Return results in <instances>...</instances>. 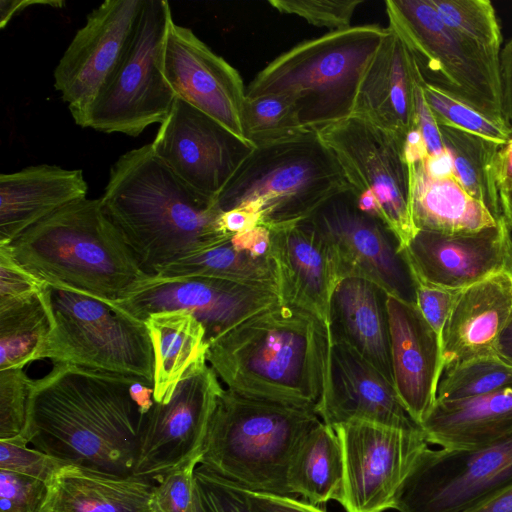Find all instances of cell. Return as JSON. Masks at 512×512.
I'll list each match as a JSON object with an SVG mask.
<instances>
[{
	"instance_id": "3",
	"label": "cell",
	"mask_w": 512,
	"mask_h": 512,
	"mask_svg": "<svg viewBox=\"0 0 512 512\" xmlns=\"http://www.w3.org/2000/svg\"><path fill=\"white\" fill-rule=\"evenodd\" d=\"M329 349L319 319L280 301L214 339L206 360L231 391L317 412Z\"/></svg>"
},
{
	"instance_id": "18",
	"label": "cell",
	"mask_w": 512,
	"mask_h": 512,
	"mask_svg": "<svg viewBox=\"0 0 512 512\" xmlns=\"http://www.w3.org/2000/svg\"><path fill=\"white\" fill-rule=\"evenodd\" d=\"M279 302L276 292L263 287L205 277L156 280L152 276L142 289L115 304L142 321L154 313L187 311L204 326L210 344Z\"/></svg>"
},
{
	"instance_id": "6",
	"label": "cell",
	"mask_w": 512,
	"mask_h": 512,
	"mask_svg": "<svg viewBox=\"0 0 512 512\" xmlns=\"http://www.w3.org/2000/svg\"><path fill=\"white\" fill-rule=\"evenodd\" d=\"M389 33L375 24L351 26L303 41L268 63L246 87V97L288 98L310 131L353 114L361 77Z\"/></svg>"
},
{
	"instance_id": "23",
	"label": "cell",
	"mask_w": 512,
	"mask_h": 512,
	"mask_svg": "<svg viewBox=\"0 0 512 512\" xmlns=\"http://www.w3.org/2000/svg\"><path fill=\"white\" fill-rule=\"evenodd\" d=\"M393 382L410 416L419 424L433 408L443 374L441 337L416 305L388 295Z\"/></svg>"
},
{
	"instance_id": "31",
	"label": "cell",
	"mask_w": 512,
	"mask_h": 512,
	"mask_svg": "<svg viewBox=\"0 0 512 512\" xmlns=\"http://www.w3.org/2000/svg\"><path fill=\"white\" fill-rule=\"evenodd\" d=\"M144 322L155 355L154 400L166 403L185 373L206 360L209 342L204 326L184 310L154 313Z\"/></svg>"
},
{
	"instance_id": "57",
	"label": "cell",
	"mask_w": 512,
	"mask_h": 512,
	"mask_svg": "<svg viewBox=\"0 0 512 512\" xmlns=\"http://www.w3.org/2000/svg\"><path fill=\"white\" fill-rule=\"evenodd\" d=\"M496 353L512 364V315L499 336L496 345Z\"/></svg>"
},
{
	"instance_id": "30",
	"label": "cell",
	"mask_w": 512,
	"mask_h": 512,
	"mask_svg": "<svg viewBox=\"0 0 512 512\" xmlns=\"http://www.w3.org/2000/svg\"><path fill=\"white\" fill-rule=\"evenodd\" d=\"M411 169V214L416 230L444 234L474 233L494 227L496 219L487 207L471 196L454 172L430 174L423 160Z\"/></svg>"
},
{
	"instance_id": "5",
	"label": "cell",
	"mask_w": 512,
	"mask_h": 512,
	"mask_svg": "<svg viewBox=\"0 0 512 512\" xmlns=\"http://www.w3.org/2000/svg\"><path fill=\"white\" fill-rule=\"evenodd\" d=\"M320 422L315 410L224 389L199 465L246 490L292 496L287 484L291 456Z\"/></svg>"
},
{
	"instance_id": "55",
	"label": "cell",
	"mask_w": 512,
	"mask_h": 512,
	"mask_svg": "<svg viewBox=\"0 0 512 512\" xmlns=\"http://www.w3.org/2000/svg\"><path fill=\"white\" fill-rule=\"evenodd\" d=\"M468 512H512V484Z\"/></svg>"
},
{
	"instance_id": "17",
	"label": "cell",
	"mask_w": 512,
	"mask_h": 512,
	"mask_svg": "<svg viewBox=\"0 0 512 512\" xmlns=\"http://www.w3.org/2000/svg\"><path fill=\"white\" fill-rule=\"evenodd\" d=\"M151 145L182 181L214 201L256 148L178 98Z\"/></svg>"
},
{
	"instance_id": "26",
	"label": "cell",
	"mask_w": 512,
	"mask_h": 512,
	"mask_svg": "<svg viewBox=\"0 0 512 512\" xmlns=\"http://www.w3.org/2000/svg\"><path fill=\"white\" fill-rule=\"evenodd\" d=\"M388 294L359 277L337 282L330 303L329 338L342 342L393 382Z\"/></svg>"
},
{
	"instance_id": "12",
	"label": "cell",
	"mask_w": 512,
	"mask_h": 512,
	"mask_svg": "<svg viewBox=\"0 0 512 512\" xmlns=\"http://www.w3.org/2000/svg\"><path fill=\"white\" fill-rule=\"evenodd\" d=\"M512 484V438L478 449L425 448L396 496L398 512H468Z\"/></svg>"
},
{
	"instance_id": "24",
	"label": "cell",
	"mask_w": 512,
	"mask_h": 512,
	"mask_svg": "<svg viewBox=\"0 0 512 512\" xmlns=\"http://www.w3.org/2000/svg\"><path fill=\"white\" fill-rule=\"evenodd\" d=\"M388 27V35L361 77L352 115L405 139L415 126L418 69L402 39Z\"/></svg>"
},
{
	"instance_id": "32",
	"label": "cell",
	"mask_w": 512,
	"mask_h": 512,
	"mask_svg": "<svg viewBox=\"0 0 512 512\" xmlns=\"http://www.w3.org/2000/svg\"><path fill=\"white\" fill-rule=\"evenodd\" d=\"M343 483L340 440L332 427L320 422L300 440L291 456L288 488L292 496L319 506L330 500L340 503Z\"/></svg>"
},
{
	"instance_id": "34",
	"label": "cell",
	"mask_w": 512,
	"mask_h": 512,
	"mask_svg": "<svg viewBox=\"0 0 512 512\" xmlns=\"http://www.w3.org/2000/svg\"><path fill=\"white\" fill-rule=\"evenodd\" d=\"M438 126L452 158L454 173L462 186L496 219L501 220L497 160L503 145L457 128Z\"/></svg>"
},
{
	"instance_id": "27",
	"label": "cell",
	"mask_w": 512,
	"mask_h": 512,
	"mask_svg": "<svg viewBox=\"0 0 512 512\" xmlns=\"http://www.w3.org/2000/svg\"><path fill=\"white\" fill-rule=\"evenodd\" d=\"M82 170L41 164L0 175V245L9 244L30 226L86 198Z\"/></svg>"
},
{
	"instance_id": "56",
	"label": "cell",
	"mask_w": 512,
	"mask_h": 512,
	"mask_svg": "<svg viewBox=\"0 0 512 512\" xmlns=\"http://www.w3.org/2000/svg\"><path fill=\"white\" fill-rule=\"evenodd\" d=\"M130 393L142 414H146L155 403L153 386L143 381L133 383Z\"/></svg>"
},
{
	"instance_id": "40",
	"label": "cell",
	"mask_w": 512,
	"mask_h": 512,
	"mask_svg": "<svg viewBox=\"0 0 512 512\" xmlns=\"http://www.w3.org/2000/svg\"><path fill=\"white\" fill-rule=\"evenodd\" d=\"M201 455L170 470L155 482L153 505L156 512H206L195 479Z\"/></svg>"
},
{
	"instance_id": "47",
	"label": "cell",
	"mask_w": 512,
	"mask_h": 512,
	"mask_svg": "<svg viewBox=\"0 0 512 512\" xmlns=\"http://www.w3.org/2000/svg\"><path fill=\"white\" fill-rule=\"evenodd\" d=\"M459 292L416 282V306L440 337Z\"/></svg>"
},
{
	"instance_id": "15",
	"label": "cell",
	"mask_w": 512,
	"mask_h": 512,
	"mask_svg": "<svg viewBox=\"0 0 512 512\" xmlns=\"http://www.w3.org/2000/svg\"><path fill=\"white\" fill-rule=\"evenodd\" d=\"M340 440L346 512L393 509L400 487L428 447L422 430L410 431L364 421L333 428Z\"/></svg>"
},
{
	"instance_id": "49",
	"label": "cell",
	"mask_w": 512,
	"mask_h": 512,
	"mask_svg": "<svg viewBox=\"0 0 512 512\" xmlns=\"http://www.w3.org/2000/svg\"><path fill=\"white\" fill-rule=\"evenodd\" d=\"M245 491L255 512H327L296 496Z\"/></svg>"
},
{
	"instance_id": "19",
	"label": "cell",
	"mask_w": 512,
	"mask_h": 512,
	"mask_svg": "<svg viewBox=\"0 0 512 512\" xmlns=\"http://www.w3.org/2000/svg\"><path fill=\"white\" fill-rule=\"evenodd\" d=\"M163 73L178 99L247 141L242 126L246 87L239 72L174 20L164 44Z\"/></svg>"
},
{
	"instance_id": "13",
	"label": "cell",
	"mask_w": 512,
	"mask_h": 512,
	"mask_svg": "<svg viewBox=\"0 0 512 512\" xmlns=\"http://www.w3.org/2000/svg\"><path fill=\"white\" fill-rule=\"evenodd\" d=\"M335 258L339 278L359 277L388 295L416 305V283L395 234L379 218L362 212L350 188L306 219Z\"/></svg>"
},
{
	"instance_id": "45",
	"label": "cell",
	"mask_w": 512,
	"mask_h": 512,
	"mask_svg": "<svg viewBox=\"0 0 512 512\" xmlns=\"http://www.w3.org/2000/svg\"><path fill=\"white\" fill-rule=\"evenodd\" d=\"M47 483L0 469V512H42Z\"/></svg>"
},
{
	"instance_id": "59",
	"label": "cell",
	"mask_w": 512,
	"mask_h": 512,
	"mask_svg": "<svg viewBox=\"0 0 512 512\" xmlns=\"http://www.w3.org/2000/svg\"><path fill=\"white\" fill-rule=\"evenodd\" d=\"M504 271L512 277V231Z\"/></svg>"
},
{
	"instance_id": "22",
	"label": "cell",
	"mask_w": 512,
	"mask_h": 512,
	"mask_svg": "<svg viewBox=\"0 0 512 512\" xmlns=\"http://www.w3.org/2000/svg\"><path fill=\"white\" fill-rule=\"evenodd\" d=\"M270 232L280 301L314 315L329 335L330 303L340 279L330 247L306 220Z\"/></svg>"
},
{
	"instance_id": "41",
	"label": "cell",
	"mask_w": 512,
	"mask_h": 512,
	"mask_svg": "<svg viewBox=\"0 0 512 512\" xmlns=\"http://www.w3.org/2000/svg\"><path fill=\"white\" fill-rule=\"evenodd\" d=\"M32 383L23 369L0 370V440L23 434Z\"/></svg>"
},
{
	"instance_id": "8",
	"label": "cell",
	"mask_w": 512,
	"mask_h": 512,
	"mask_svg": "<svg viewBox=\"0 0 512 512\" xmlns=\"http://www.w3.org/2000/svg\"><path fill=\"white\" fill-rule=\"evenodd\" d=\"M51 330L39 360L142 378L154 385L155 355L144 321L87 293L45 282Z\"/></svg>"
},
{
	"instance_id": "25",
	"label": "cell",
	"mask_w": 512,
	"mask_h": 512,
	"mask_svg": "<svg viewBox=\"0 0 512 512\" xmlns=\"http://www.w3.org/2000/svg\"><path fill=\"white\" fill-rule=\"evenodd\" d=\"M512 315V277L504 270L459 292L441 334L443 371L496 353Z\"/></svg>"
},
{
	"instance_id": "54",
	"label": "cell",
	"mask_w": 512,
	"mask_h": 512,
	"mask_svg": "<svg viewBox=\"0 0 512 512\" xmlns=\"http://www.w3.org/2000/svg\"><path fill=\"white\" fill-rule=\"evenodd\" d=\"M30 5H49L53 8H61V1H29V0H2L0 2V27L3 28L12 17Z\"/></svg>"
},
{
	"instance_id": "21",
	"label": "cell",
	"mask_w": 512,
	"mask_h": 512,
	"mask_svg": "<svg viewBox=\"0 0 512 512\" xmlns=\"http://www.w3.org/2000/svg\"><path fill=\"white\" fill-rule=\"evenodd\" d=\"M317 413L332 428L364 421L403 430H422L401 402L395 386L342 342L330 345L327 378Z\"/></svg>"
},
{
	"instance_id": "36",
	"label": "cell",
	"mask_w": 512,
	"mask_h": 512,
	"mask_svg": "<svg viewBox=\"0 0 512 512\" xmlns=\"http://www.w3.org/2000/svg\"><path fill=\"white\" fill-rule=\"evenodd\" d=\"M443 23L492 69L499 71L501 26L489 0H430Z\"/></svg>"
},
{
	"instance_id": "1",
	"label": "cell",
	"mask_w": 512,
	"mask_h": 512,
	"mask_svg": "<svg viewBox=\"0 0 512 512\" xmlns=\"http://www.w3.org/2000/svg\"><path fill=\"white\" fill-rule=\"evenodd\" d=\"M138 377L54 363L33 380L22 436L66 464L132 474L144 414L130 387Z\"/></svg>"
},
{
	"instance_id": "52",
	"label": "cell",
	"mask_w": 512,
	"mask_h": 512,
	"mask_svg": "<svg viewBox=\"0 0 512 512\" xmlns=\"http://www.w3.org/2000/svg\"><path fill=\"white\" fill-rule=\"evenodd\" d=\"M260 225V215L251 207L242 206L226 212L220 217L221 229L234 235Z\"/></svg>"
},
{
	"instance_id": "11",
	"label": "cell",
	"mask_w": 512,
	"mask_h": 512,
	"mask_svg": "<svg viewBox=\"0 0 512 512\" xmlns=\"http://www.w3.org/2000/svg\"><path fill=\"white\" fill-rule=\"evenodd\" d=\"M316 133L337 159L352 190L376 198L380 218L402 250L417 232L411 214V169L404 156V139L353 115Z\"/></svg>"
},
{
	"instance_id": "10",
	"label": "cell",
	"mask_w": 512,
	"mask_h": 512,
	"mask_svg": "<svg viewBox=\"0 0 512 512\" xmlns=\"http://www.w3.org/2000/svg\"><path fill=\"white\" fill-rule=\"evenodd\" d=\"M385 7L425 83L506 124L500 73L443 23L430 0H386Z\"/></svg>"
},
{
	"instance_id": "39",
	"label": "cell",
	"mask_w": 512,
	"mask_h": 512,
	"mask_svg": "<svg viewBox=\"0 0 512 512\" xmlns=\"http://www.w3.org/2000/svg\"><path fill=\"white\" fill-rule=\"evenodd\" d=\"M425 100L438 125L457 128L505 145L512 138V130L453 96L425 83L421 78Z\"/></svg>"
},
{
	"instance_id": "28",
	"label": "cell",
	"mask_w": 512,
	"mask_h": 512,
	"mask_svg": "<svg viewBox=\"0 0 512 512\" xmlns=\"http://www.w3.org/2000/svg\"><path fill=\"white\" fill-rule=\"evenodd\" d=\"M154 486L133 474L65 464L47 483L42 512H156Z\"/></svg>"
},
{
	"instance_id": "33",
	"label": "cell",
	"mask_w": 512,
	"mask_h": 512,
	"mask_svg": "<svg viewBox=\"0 0 512 512\" xmlns=\"http://www.w3.org/2000/svg\"><path fill=\"white\" fill-rule=\"evenodd\" d=\"M205 277L270 289L278 294L277 278L270 257L256 258L237 248L232 236L200 253L167 264L153 275L156 280Z\"/></svg>"
},
{
	"instance_id": "53",
	"label": "cell",
	"mask_w": 512,
	"mask_h": 512,
	"mask_svg": "<svg viewBox=\"0 0 512 512\" xmlns=\"http://www.w3.org/2000/svg\"><path fill=\"white\" fill-rule=\"evenodd\" d=\"M497 184L499 191L512 189V138L498 153Z\"/></svg>"
},
{
	"instance_id": "43",
	"label": "cell",
	"mask_w": 512,
	"mask_h": 512,
	"mask_svg": "<svg viewBox=\"0 0 512 512\" xmlns=\"http://www.w3.org/2000/svg\"><path fill=\"white\" fill-rule=\"evenodd\" d=\"M66 463L35 448L16 436L0 440V469L39 479L48 483Z\"/></svg>"
},
{
	"instance_id": "29",
	"label": "cell",
	"mask_w": 512,
	"mask_h": 512,
	"mask_svg": "<svg viewBox=\"0 0 512 512\" xmlns=\"http://www.w3.org/2000/svg\"><path fill=\"white\" fill-rule=\"evenodd\" d=\"M428 444L447 450L488 447L512 438V385L484 395L436 401L421 423Z\"/></svg>"
},
{
	"instance_id": "20",
	"label": "cell",
	"mask_w": 512,
	"mask_h": 512,
	"mask_svg": "<svg viewBox=\"0 0 512 512\" xmlns=\"http://www.w3.org/2000/svg\"><path fill=\"white\" fill-rule=\"evenodd\" d=\"M510 238L502 218L474 233L417 230L401 253L415 283L461 291L504 270Z\"/></svg>"
},
{
	"instance_id": "42",
	"label": "cell",
	"mask_w": 512,
	"mask_h": 512,
	"mask_svg": "<svg viewBox=\"0 0 512 512\" xmlns=\"http://www.w3.org/2000/svg\"><path fill=\"white\" fill-rule=\"evenodd\" d=\"M268 3L280 13L297 15L311 25L332 32L350 28L353 14L363 1L270 0Z\"/></svg>"
},
{
	"instance_id": "46",
	"label": "cell",
	"mask_w": 512,
	"mask_h": 512,
	"mask_svg": "<svg viewBox=\"0 0 512 512\" xmlns=\"http://www.w3.org/2000/svg\"><path fill=\"white\" fill-rule=\"evenodd\" d=\"M44 283L15 260L7 245H0V308L33 297Z\"/></svg>"
},
{
	"instance_id": "50",
	"label": "cell",
	"mask_w": 512,
	"mask_h": 512,
	"mask_svg": "<svg viewBox=\"0 0 512 512\" xmlns=\"http://www.w3.org/2000/svg\"><path fill=\"white\" fill-rule=\"evenodd\" d=\"M232 242L256 258L270 257L271 232L263 225L232 235Z\"/></svg>"
},
{
	"instance_id": "4",
	"label": "cell",
	"mask_w": 512,
	"mask_h": 512,
	"mask_svg": "<svg viewBox=\"0 0 512 512\" xmlns=\"http://www.w3.org/2000/svg\"><path fill=\"white\" fill-rule=\"evenodd\" d=\"M6 245L39 279L110 303L138 292L153 276L142 268L100 198L70 203Z\"/></svg>"
},
{
	"instance_id": "51",
	"label": "cell",
	"mask_w": 512,
	"mask_h": 512,
	"mask_svg": "<svg viewBox=\"0 0 512 512\" xmlns=\"http://www.w3.org/2000/svg\"><path fill=\"white\" fill-rule=\"evenodd\" d=\"M499 71L504 118L512 130V37L502 47Z\"/></svg>"
},
{
	"instance_id": "48",
	"label": "cell",
	"mask_w": 512,
	"mask_h": 512,
	"mask_svg": "<svg viewBox=\"0 0 512 512\" xmlns=\"http://www.w3.org/2000/svg\"><path fill=\"white\" fill-rule=\"evenodd\" d=\"M418 69V68H417ZM415 124L419 129L428 157H438L447 153L439 126L428 106L421 87V76H418L414 91Z\"/></svg>"
},
{
	"instance_id": "14",
	"label": "cell",
	"mask_w": 512,
	"mask_h": 512,
	"mask_svg": "<svg viewBox=\"0 0 512 512\" xmlns=\"http://www.w3.org/2000/svg\"><path fill=\"white\" fill-rule=\"evenodd\" d=\"M223 390L206 360L194 364L169 401L155 402L144 414L132 474L156 482L170 470L201 455Z\"/></svg>"
},
{
	"instance_id": "2",
	"label": "cell",
	"mask_w": 512,
	"mask_h": 512,
	"mask_svg": "<svg viewBox=\"0 0 512 512\" xmlns=\"http://www.w3.org/2000/svg\"><path fill=\"white\" fill-rule=\"evenodd\" d=\"M100 200L150 275L232 236L221 229L222 212L216 201L182 181L156 155L151 143L118 158Z\"/></svg>"
},
{
	"instance_id": "44",
	"label": "cell",
	"mask_w": 512,
	"mask_h": 512,
	"mask_svg": "<svg viewBox=\"0 0 512 512\" xmlns=\"http://www.w3.org/2000/svg\"><path fill=\"white\" fill-rule=\"evenodd\" d=\"M195 479L206 512H255L244 488L201 465L195 469Z\"/></svg>"
},
{
	"instance_id": "7",
	"label": "cell",
	"mask_w": 512,
	"mask_h": 512,
	"mask_svg": "<svg viewBox=\"0 0 512 512\" xmlns=\"http://www.w3.org/2000/svg\"><path fill=\"white\" fill-rule=\"evenodd\" d=\"M350 188L337 159L316 132L256 147L218 196L221 212L248 206L269 229L310 218Z\"/></svg>"
},
{
	"instance_id": "37",
	"label": "cell",
	"mask_w": 512,
	"mask_h": 512,
	"mask_svg": "<svg viewBox=\"0 0 512 512\" xmlns=\"http://www.w3.org/2000/svg\"><path fill=\"white\" fill-rule=\"evenodd\" d=\"M512 385V364L497 353L477 356L443 371L436 401L472 398Z\"/></svg>"
},
{
	"instance_id": "9",
	"label": "cell",
	"mask_w": 512,
	"mask_h": 512,
	"mask_svg": "<svg viewBox=\"0 0 512 512\" xmlns=\"http://www.w3.org/2000/svg\"><path fill=\"white\" fill-rule=\"evenodd\" d=\"M173 20L165 0H145L131 40L89 112L86 128L137 137L161 124L177 97L163 73V51Z\"/></svg>"
},
{
	"instance_id": "16",
	"label": "cell",
	"mask_w": 512,
	"mask_h": 512,
	"mask_svg": "<svg viewBox=\"0 0 512 512\" xmlns=\"http://www.w3.org/2000/svg\"><path fill=\"white\" fill-rule=\"evenodd\" d=\"M145 0H107L76 32L54 70V86L75 123L86 128L96 98L115 72Z\"/></svg>"
},
{
	"instance_id": "35",
	"label": "cell",
	"mask_w": 512,
	"mask_h": 512,
	"mask_svg": "<svg viewBox=\"0 0 512 512\" xmlns=\"http://www.w3.org/2000/svg\"><path fill=\"white\" fill-rule=\"evenodd\" d=\"M50 330L41 293L0 308V370L23 369L39 360Z\"/></svg>"
},
{
	"instance_id": "38",
	"label": "cell",
	"mask_w": 512,
	"mask_h": 512,
	"mask_svg": "<svg viewBox=\"0 0 512 512\" xmlns=\"http://www.w3.org/2000/svg\"><path fill=\"white\" fill-rule=\"evenodd\" d=\"M242 126L245 139L255 147L314 132L303 127L288 98L272 94L245 97Z\"/></svg>"
},
{
	"instance_id": "58",
	"label": "cell",
	"mask_w": 512,
	"mask_h": 512,
	"mask_svg": "<svg viewBox=\"0 0 512 512\" xmlns=\"http://www.w3.org/2000/svg\"><path fill=\"white\" fill-rule=\"evenodd\" d=\"M499 197L502 218L508 228L512 231V189L500 190Z\"/></svg>"
}]
</instances>
